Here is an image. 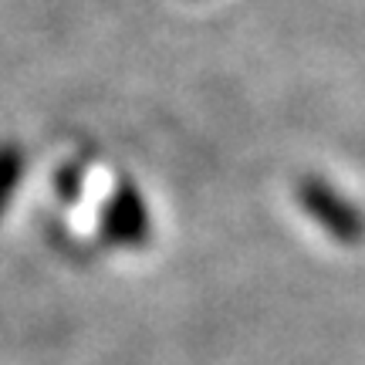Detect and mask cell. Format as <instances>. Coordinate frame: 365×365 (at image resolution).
<instances>
[{
	"mask_svg": "<svg viewBox=\"0 0 365 365\" xmlns=\"http://www.w3.org/2000/svg\"><path fill=\"white\" fill-rule=\"evenodd\" d=\"M298 200H301V210H304L331 240H339V244H359L365 237L362 217H359L352 203H349L345 196L335 193L328 182L304 180L298 190Z\"/></svg>",
	"mask_w": 365,
	"mask_h": 365,
	"instance_id": "6da1fadb",
	"label": "cell"
},
{
	"mask_svg": "<svg viewBox=\"0 0 365 365\" xmlns=\"http://www.w3.org/2000/svg\"><path fill=\"white\" fill-rule=\"evenodd\" d=\"M102 234L118 247H139L149 237V213H145L139 193L129 182H122L115 193L108 196L102 210Z\"/></svg>",
	"mask_w": 365,
	"mask_h": 365,
	"instance_id": "7a4b0ae2",
	"label": "cell"
},
{
	"mask_svg": "<svg viewBox=\"0 0 365 365\" xmlns=\"http://www.w3.org/2000/svg\"><path fill=\"white\" fill-rule=\"evenodd\" d=\"M21 170H24V159L17 145H0V210L7 207L11 193L21 182Z\"/></svg>",
	"mask_w": 365,
	"mask_h": 365,
	"instance_id": "3957f363",
	"label": "cell"
}]
</instances>
